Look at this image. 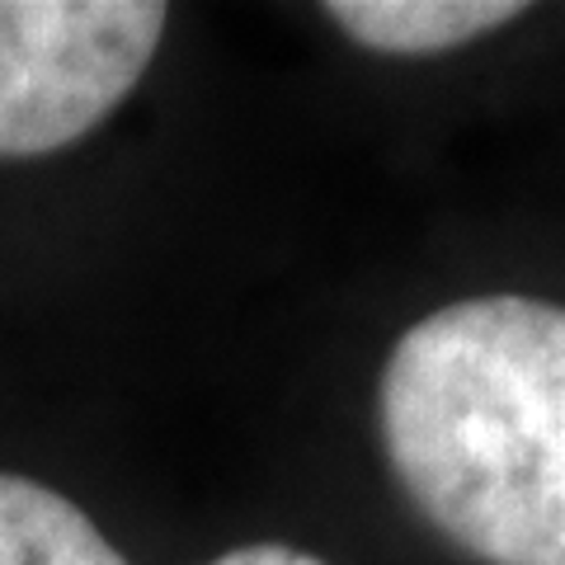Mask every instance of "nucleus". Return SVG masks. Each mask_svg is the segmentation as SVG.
I'll return each instance as SVG.
<instances>
[{
	"mask_svg": "<svg viewBox=\"0 0 565 565\" xmlns=\"http://www.w3.org/2000/svg\"><path fill=\"white\" fill-rule=\"evenodd\" d=\"M401 494L476 565H565V307L476 292L401 334L377 377Z\"/></svg>",
	"mask_w": 565,
	"mask_h": 565,
	"instance_id": "f257e3e1",
	"label": "nucleus"
},
{
	"mask_svg": "<svg viewBox=\"0 0 565 565\" xmlns=\"http://www.w3.org/2000/svg\"><path fill=\"white\" fill-rule=\"evenodd\" d=\"M166 24L156 0H0V161L95 132L147 76Z\"/></svg>",
	"mask_w": 565,
	"mask_h": 565,
	"instance_id": "f03ea898",
	"label": "nucleus"
},
{
	"mask_svg": "<svg viewBox=\"0 0 565 565\" xmlns=\"http://www.w3.org/2000/svg\"><path fill=\"white\" fill-rule=\"evenodd\" d=\"M321 14L377 57H438L527 14L523 0H330Z\"/></svg>",
	"mask_w": 565,
	"mask_h": 565,
	"instance_id": "7ed1b4c3",
	"label": "nucleus"
},
{
	"mask_svg": "<svg viewBox=\"0 0 565 565\" xmlns=\"http://www.w3.org/2000/svg\"><path fill=\"white\" fill-rule=\"evenodd\" d=\"M0 565H128L76 500L0 471Z\"/></svg>",
	"mask_w": 565,
	"mask_h": 565,
	"instance_id": "20e7f679",
	"label": "nucleus"
},
{
	"mask_svg": "<svg viewBox=\"0 0 565 565\" xmlns=\"http://www.w3.org/2000/svg\"><path fill=\"white\" fill-rule=\"evenodd\" d=\"M207 565H326V561L302 552V546H288V542H245V546L212 556Z\"/></svg>",
	"mask_w": 565,
	"mask_h": 565,
	"instance_id": "39448f33",
	"label": "nucleus"
}]
</instances>
